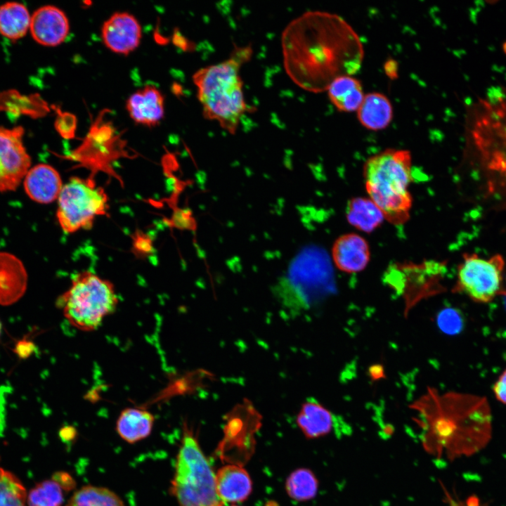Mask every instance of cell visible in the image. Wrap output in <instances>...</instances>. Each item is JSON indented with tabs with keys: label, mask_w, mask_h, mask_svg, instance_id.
<instances>
[{
	"label": "cell",
	"mask_w": 506,
	"mask_h": 506,
	"mask_svg": "<svg viewBox=\"0 0 506 506\" xmlns=\"http://www.w3.org/2000/svg\"><path fill=\"white\" fill-rule=\"evenodd\" d=\"M30 32L34 39L47 46L63 43L70 31V23L65 13L54 6H44L31 16Z\"/></svg>",
	"instance_id": "4fadbf2b"
},
{
	"label": "cell",
	"mask_w": 506,
	"mask_h": 506,
	"mask_svg": "<svg viewBox=\"0 0 506 506\" xmlns=\"http://www.w3.org/2000/svg\"><path fill=\"white\" fill-rule=\"evenodd\" d=\"M328 259L316 247L297 254L275 287V296L285 308L293 312L306 310L332 292L334 280Z\"/></svg>",
	"instance_id": "5b68a950"
},
{
	"label": "cell",
	"mask_w": 506,
	"mask_h": 506,
	"mask_svg": "<svg viewBox=\"0 0 506 506\" xmlns=\"http://www.w3.org/2000/svg\"><path fill=\"white\" fill-rule=\"evenodd\" d=\"M31 16L27 8L18 2L0 6V33L12 40L22 37L30 28Z\"/></svg>",
	"instance_id": "603a6c76"
},
{
	"label": "cell",
	"mask_w": 506,
	"mask_h": 506,
	"mask_svg": "<svg viewBox=\"0 0 506 506\" xmlns=\"http://www.w3.org/2000/svg\"><path fill=\"white\" fill-rule=\"evenodd\" d=\"M142 36L138 20L128 12H116L104 22L101 37L110 51L128 55L139 46Z\"/></svg>",
	"instance_id": "7c38bea8"
},
{
	"label": "cell",
	"mask_w": 506,
	"mask_h": 506,
	"mask_svg": "<svg viewBox=\"0 0 506 506\" xmlns=\"http://www.w3.org/2000/svg\"><path fill=\"white\" fill-rule=\"evenodd\" d=\"M445 403L426 416V449L453 458L483 448L491 434L490 411L485 401L466 396L446 399Z\"/></svg>",
	"instance_id": "7a4b0ae2"
},
{
	"label": "cell",
	"mask_w": 506,
	"mask_h": 506,
	"mask_svg": "<svg viewBox=\"0 0 506 506\" xmlns=\"http://www.w3.org/2000/svg\"><path fill=\"white\" fill-rule=\"evenodd\" d=\"M412 158L406 150L387 149L369 157L363 167L366 191L385 219L398 226L410 218Z\"/></svg>",
	"instance_id": "277c9868"
},
{
	"label": "cell",
	"mask_w": 506,
	"mask_h": 506,
	"mask_svg": "<svg viewBox=\"0 0 506 506\" xmlns=\"http://www.w3.org/2000/svg\"><path fill=\"white\" fill-rule=\"evenodd\" d=\"M356 112L360 123L373 131L387 128L393 118V107L389 99L379 92L365 95Z\"/></svg>",
	"instance_id": "d6986e66"
},
{
	"label": "cell",
	"mask_w": 506,
	"mask_h": 506,
	"mask_svg": "<svg viewBox=\"0 0 506 506\" xmlns=\"http://www.w3.org/2000/svg\"><path fill=\"white\" fill-rule=\"evenodd\" d=\"M1 333H2V323L0 320V339H1Z\"/></svg>",
	"instance_id": "e575fe53"
},
{
	"label": "cell",
	"mask_w": 506,
	"mask_h": 506,
	"mask_svg": "<svg viewBox=\"0 0 506 506\" xmlns=\"http://www.w3.org/2000/svg\"><path fill=\"white\" fill-rule=\"evenodd\" d=\"M252 54L249 45L234 46L228 58L202 67L193 75L203 116L216 120L223 129L233 134L247 110L239 72Z\"/></svg>",
	"instance_id": "3957f363"
},
{
	"label": "cell",
	"mask_w": 506,
	"mask_h": 506,
	"mask_svg": "<svg viewBox=\"0 0 506 506\" xmlns=\"http://www.w3.org/2000/svg\"><path fill=\"white\" fill-rule=\"evenodd\" d=\"M22 127L0 126V191H11L30 169L31 160L22 143Z\"/></svg>",
	"instance_id": "8fae6325"
},
{
	"label": "cell",
	"mask_w": 506,
	"mask_h": 506,
	"mask_svg": "<svg viewBox=\"0 0 506 506\" xmlns=\"http://www.w3.org/2000/svg\"><path fill=\"white\" fill-rule=\"evenodd\" d=\"M437 324L441 331L448 335L458 333L462 327V320L460 313L451 308L444 309L437 316Z\"/></svg>",
	"instance_id": "f1b7e54d"
},
{
	"label": "cell",
	"mask_w": 506,
	"mask_h": 506,
	"mask_svg": "<svg viewBox=\"0 0 506 506\" xmlns=\"http://www.w3.org/2000/svg\"><path fill=\"white\" fill-rule=\"evenodd\" d=\"M26 275L18 264L0 266V305L17 302L25 292Z\"/></svg>",
	"instance_id": "cb8c5ba5"
},
{
	"label": "cell",
	"mask_w": 506,
	"mask_h": 506,
	"mask_svg": "<svg viewBox=\"0 0 506 506\" xmlns=\"http://www.w3.org/2000/svg\"><path fill=\"white\" fill-rule=\"evenodd\" d=\"M346 217L349 224L365 233L375 231L385 219L382 212L370 198L362 197L349 200Z\"/></svg>",
	"instance_id": "7402d4cb"
},
{
	"label": "cell",
	"mask_w": 506,
	"mask_h": 506,
	"mask_svg": "<svg viewBox=\"0 0 506 506\" xmlns=\"http://www.w3.org/2000/svg\"><path fill=\"white\" fill-rule=\"evenodd\" d=\"M118 303L113 283L90 271L74 274L70 287L57 301L69 323L82 331L99 327Z\"/></svg>",
	"instance_id": "52a82bcc"
},
{
	"label": "cell",
	"mask_w": 506,
	"mask_h": 506,
	"mask_svg": "<svg viewBox=\"0 0 506 506\" xmlns=\"http://www.w3.org/2000/svg\"><path fill=\"white\" fill-rule=\"evenodd\" d=\"M493 391L496 398L501 403L506 404V370L495 382Z\"/></svg>",
	"instance_id": "1f68e13d"
},
{
	"label": "cell",
	"mask_w": 506,
	"mask_h": 506,
	"mask_svg": "<svg viewBox=\"0 0 506 506\" xmlns=\"http://www.w3.org/2000/svg\"><path fill=\"white\" fill-rule=\"evenodd\" d=\"M77 126V117L68 112H63L57 108V117L55 126L58 134L65 139L75 138Z\"/></svg>",
	"instance_id": "f546056e"
},
{
	"label": "cell",
	"mask_w": 506,
	"mask_h": 506,
	"mask_svg": "<svg viewBox=\"0 0 506 506\" xmlns=\"http://www.w3.org/2000/svg\"><path fill=\"white\" fill-rule=\"evenodd\" d=\"M155 420L154 415L146 409L129 407L119 415L115 429L122 439L132 444L150 435Z\"/></svg>",
	"instance_id": "ac0fdd59"
},
{
	"label": "cell",
	"mask_w": 506,
	"mask_h": 506,
	"mask_svg": "<svg viewBox=\"0 0 506 506\" xmlns=\"http://www.w3.org/2000/svg\"><path fill=\"white\" fill-rule=\"evenodd\" d=\"M326 91L332 103L344 112L357 111L365 96L361 82L352 76L336 79Z\"/></svg>",
	"instance_id": "44dd1931"
},
{
	"label": "cell",
	"mask_w": 506,
	"mask_h": 506,
	"mask_svg": "<svg viewBox=\"0 0 506 506\" xmlns=\"http://www.w3.org/2000/svg\"><path fill=\"white\" fill-rule=\"evenodd\" d=\"M216 486L218 495L224 503H238L249 496L252 481L243 467L226 465L216 473Z\"/></svg>",
	"instance_id": "e0dca14e"
},
{
	"label": "cell",
	"mask_w": 506,
	"mask_h": 506,
	"mask_svg": "<svg viewBox=\"0 0 506 506\" xmlns=\"http://www.w3.org/2000/svg\"><path fill=\"white\" fill-rule=\"evenodd\" d=\"M108 202L107 193L93 176L72 177L58 198V223L67 233L91 229L96 217L108 214Z\"/></svg>",
	"instance_id": "ba28073f"
},
{
	"label": "cell",
	"mask_w": 506,
	"mask_h": 506,
	"mask_svg": "<svg viewBox=\"0 0 506 506\" xmlns=\"http://www.w3.org/2000/svg\"><path fill=\"white\" fill-rule=\"evenodd\" d=\"M65 492L53 476L37 484L27 493L28 506H62Z\"/></svg>",
	"instance_id": "4316f807"
},
{
	"label": "cell",
	"mask_w": 506,
	"mask_h": 506,
	"mask_svg": "<svg viewBox=\"0 0 506 506\" xmlns=\"http://www.w3.org/2000/svg\"><path fill=\"white\" fill-rule=\"evenodd\" d=\"M296 422L306 438L317 439L331 432L333 416L323 406L310 399L301 405Z\"/></svg>",
	"instance_id": "ffe728a7"
},
{
	"label": "cell",
	"mask_w": 506,
	"mask_h": 506,
	"mask_svg": "<svg viewBox=\"0 0 506 506\" xmlns=\"http://www.w3.org/2000/svg\"><path fill=\"white\" fill-rule=\"evenodd\" d=\"M66 506H125L122 498L108 488L83 486L75 491Z\"/></svg>",
	"instance_id": "d4e9b609"
},
{
	"label": "cell",
	"mask_w": 506,
	"mask_h": 506,
	"mask_svg": "<svg viewBox=\"0 0 506 506\" xmlns=\"http://www.w3.org/2000/svg\"><path fill=\"white\" fill-rule=\"evenodd\" d=\"M285 489L287 495L294 500L307 501L313 499L317 494L318 481L311 470L299 468L288 476Z\"/></svg>",
	"instance_id": "484cf974"
},
{
	"label": "cell",
	"mask_w": 506,
	"mask_h": 506,
	"mask_svg": "<svg viewBox=\"0 0 506 506\" xmlns=\"http://www.w3.org/2000/svg\"><path fill=\"white\" fill-rule=\"evenodd\" d=\"M124 141L115 134L113 126L105 122L103 113L95 120L82 143L71 154L72 160L96 173L98 171L116 175L112 164L122 157Z\"/></svg>",
	"instance_id": "30bf717a"
},
{
	"label": "cell",
	"mask_w": 506,
	"mask_h": 506,
	"mask_svg": "<svg viewBox=\"0 0 506 506\" xmlns=\"http://www.w3.org/2000/svg\"><path fill=\"white\" fill-rule=\"evenodd\" d=\"M126 108L135 123L152 127L164 117V98L156 86L146 85L129 97Z\"/></svg>",
	"instance_id": "5bb4252c"
},
{
	"label": "cell",
	"mask_w": 506,
	"mask_h": 506,
	"mask_svg": "<svg viewBox=\"0 0 506 506\" xmlns=\"http://www.w3.org/2000/svg\"><path fill=\"white\" fill-rule=\"evenodd\" d=\"M502 49L505 53L506 54V41L503 44Z\"/></svg>",
	"instance_id": "836d02e7"
},
{
	"label": "cell",
	"mask_w": 506,
	"mask_h": 506,
	"mask_svg": "<svg viewBox=\"0 0 506 506\" xmlns=\"http://www.w3.org/2000/svg\"><path fill=\"white\" fill-rule=\"evenodd\" d=\"M504 266L499 254L488 259L465 254L458 268L455 290L476 302H489L502 292Z\"/></svg>",
	"instance_id": "9c48e42d"
},
{
	"label": "cell",
	"mask_w": 506,
	"mask_h": 506,
	"mask_svg": "<svg viewBox=\"0 0 506 506\" xmlns=\"http://www.w3.org/2000/svg\"><path fill=\"white\" fill-rule=\"evenodd\" d=\"M0 506H28L27 492L12 472L0 467Z\"/></svg>",
	"instance_id": "83f0119b"
},
{
	"label": "cell",
	"mask_w": 506,
	"mask_h": 506,
	"mask_svg": "<svg viewBox=\"0 0 506 506\" xmlns=\"http://www.w3.org/2000/svg\"><path fill=\"white\" fill-rule=\"evenodd\" d=\"M287 74L301 88L314 93L327 89L342 76L361 68L364 50L359 36L341 16L309 11L292 20L281 37Z\"/></svg>",
	"instance_id": "6da1fadb"
},
{
	"label": "cell",
	"mask_w": 506,
	"mask_h": 506,
	"mask_svg": "<svg viewBox=\"0 0 506 506\" xmlns=\"http://www.w3.org/2000/svg\"><path fill=\"white\" fill-rule=\"evenodd\" d=\"M132 252L138 257H146L153 252L151 238L141 231H136L131 236Z\"/></svg>",
	"instance_id": "4dcf8cb0"
},
{
	"label": "cell",
	"mask_w": 506,
	"mask_h": 506,
	"mask_svg": "<svg viewBox=\"0 0 506 506\" xmlns=\"http://www.w3.org/2000/svg\"><path fill=\"white\" fill-rule=\"evenodd\" d=\"M332 257L335 266L346 273L363 271L368 265L370 252L367 241L356 233H347L339 237L332 248Z\"/></svg>",
	"instance_id": "9a60e30c"
},
{
	"label": "cell",
	"mask_w": 506,
	"mask_h": 506,
	"mask_svg": "<svg viewBox=\"0 0 506 506\" xmlns=\"http://www.w3.org/2000/svg\"><path fill=\"white\" fill-rule=\"evenodd\" d=\"M232 506H238V505H232Z\"/></svg>",
	"instance_id": "d590c367"
},
{
	"label": "cell",
	"mask_w": 506,
	"mask_h": 506,
	"mask_svg": "<svg viewBox=\"0 0 506 506\" xmlns=\"http://www.w3.org/2000/svg\"><path fill=\"white\" fill-rule=\"evenodd\" d=\"M53 477L59 482L66 492L72 490L76 486L74 479L67 472H56Z\"/></svg>",
	"instance_id": "d6a6232c"
},
{
	"label": "cell",
	"mask_w": 506,
	"mask_h": 506,
	"mask_svg": "<svg viewBox=\"0 0 506 506\" xmlns=\"http://www.w3.org/2000/svg\"><path fill=\"white\" fill-rule=\"evenodd\" d=\"M170 493L179 506H224L216 486V474L187 422L176 455Z\"/></svg>",
	"instance_id": "8992f818"
},
{
	"label": "cell",
	"mask_w": 506,
	"mask_h": 506,
	"mask_svg": "<svg viewBox=\"0 0 506 506\" xmlns=\"http://www.w3.org/2000/svg\"><path fill=\"white\" fill-rule=\"evenodd\" d=\"M23 184L27 195L34 202L42 204L58 200L63 187L60 174L47 164H39L30 168Z\"/></svg>",
	"instance_id": "2e32d148"
}]
</instances>
